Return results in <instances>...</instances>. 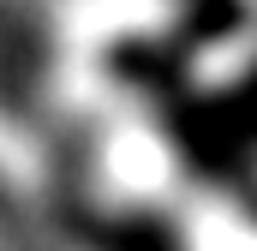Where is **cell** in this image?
Here are the masks:
<instances>
[{"label":"cell","instance_id":"cell-1","mask_svg":"<svg viewBox=\"0 0 257 251\" xmlns=\"http://www.w3.org/2000/svg\"><path fill=\"white\" fill-rule=\"evenodd\" d=\"M108 251H174L168 245V233L162 227H150V221H120V227H108Z\"/></svg>","mask_w":257,"mask_h":251},{"label":"cell","instance_id":"cell-2","mask_svg":"<svg viewBox=\"0 0 257 251\" xmlns=\"http://www.w3.org/2000/svg\"><path fill=\"white\" fill-rule=\"evenodd\" d=\"M233 120L245 126V132H257V78L239 90V102H233Z\"/></svg>","mask_w":257,"mask_h":251}]
</instances>
